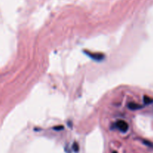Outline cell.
Segmentation results:
<instances>
[{"label":"cell","instance_id":"obj_1","mask_svg":"<svg viewBox=\"0 0 153 153\" xmlns=\"http://www.w3.org/2000/svg\"><path fill=\"white\" fill-rule=\"evenodd\" d=\"M84 53L85 55H88V57L91 58L92 60H94L96 61H101L102 60H104L105 58V55L102 53H100V52H88V51H84Z\"/></svg>","mask_w":153,"mask_h":153},{"label":"cell","instance_id":"obj_2","mask_svg":"<svg viewBox=\"0 0 153 153\" xmlns=\"http://www.w3.org/2000/svg\"><path fill=\"white\" fill-rule=\"evenodd\" d=\"M116 126L122 132H126L128 130V125L126 121L124 120H119L116 123Z\"/></svg>","mask_w":153,"mask_h":153},{"label":"cell","instance_id":"obj_3","mask_svg":"<svg viewBox=\"0 0 153 153\" xmlns=\"http://www.w3.org/2000/svg\"><path fill=\"white\" fill-rule=\"evenodd\" d=\"M128 108L131 109V110H138V109H140L143 108L142 107V105H139V104H137V103H135V102L128 103Z\"/></svg>","mask_w":153,"mask_h":153},{"label":"cell","instance_id":"obj_4","mask_svg":"<svg viewBox=\"0 0 153 153\" xmlns=\"http://www.w3.org/2000/svg\"><path fill=\"white\" fill-rule=\"evenodd\" d=\"M143 102L146 105H149L153 103V99L151 97H148V96H144L143 97Z\"/></svg>","mask_w":153,"mask_h":153},{"label":"cell","instance_id":"obj_5","mask_svg":"<svg viewBox=\"0 0 153 153\" xmlns=\"http://www.w3.org/2000/svg\"><path fill=\"white\" fill-rule=\"evenodd\" d=\"M73 150H74L75 152H79V144H78V143H76V142H75V143L73 144Z\"/></svg>","mask_w":153,"mask_h":153},{"label":"cell","instance_id":"obj_6","mask_svg":"<svg viewBox=\"0 0 153 153\" xmlns=\"http://www.w3.org/2000/svg\"><path fill=\"white\" fill-rule=\"evenodd\" d=\"M54 129H55V131H60V130L64 129V126H58L54 127Z\"/></svg>","mask_w":153,"mask_h":153},{"label":"cell","instance_id":"obj_7","mask_svg":"<svg viewBox=\"0 0 153 153\" xmlns=\"http://www.w3.org/2000/svg\"><path fill=\"white\" fill-rule=\"evenodd\" d=\"M112 153H117V152L116 151H114V152H112Z\"/></svg>","mask_w":153,"mask_h":153}]
</instances>
